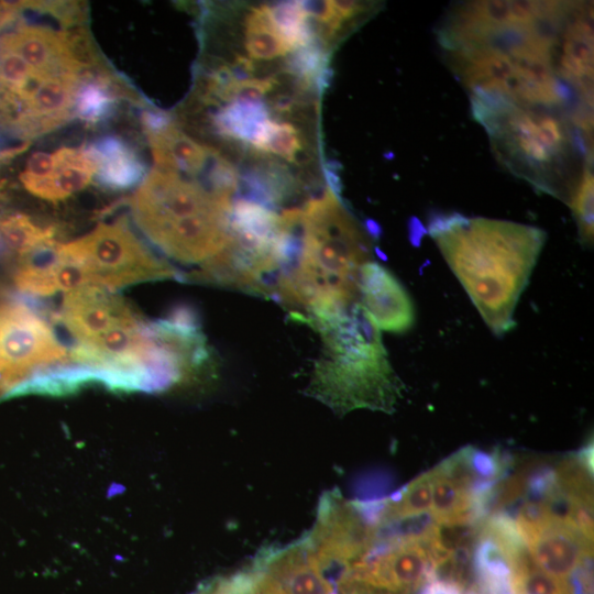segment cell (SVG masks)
Here are the masks:
<instances>
[{"mask_svg": "<svg viewBox=\"0 0 594 594\" xmlns=\"http://www.w3.org/2000/svg\"><path fill=\"white\" fill-rule=\"evenodd\" d=\"M428 228L486 324L498 336L509 331L546 232L532 226L459 213L435 216Z\"/></svg>", "mask_w": 594, "mask_h": 594, "instance_id": "6da1fadb", "label": "cell"}, {"mask_svg": "<svg viewBox=\"0 0 594 594\" xmlns=\"http://www.w3.org/2000/svg\"><path fill=\"white\" fill-rule=\"evenodd\" d=\"M471 100L498 161L569 205L592 157L590 135L574 125L571 113L501 96L474 95Z\"/></svg>", "mask_w": 594, "mask_h": 594, "instance_id": "7a4b0ae2", "label": "cell"}, {"mask_svg": "<svg viewBox=\"0 0 594 594\" xmlns=\"http://www.w3.org/2000/svg\"><path fill=\"white\" fill-rule=\"evenodd\" d=\"M301 211L299 255L272 296L300 320L358 302L360 270L371 256L370 232L329 188Z\"/></svg>", "mask_w": 594, "mask_h": 594, "instance_id": "3957f363", "label": "cell"}, {"mask_svg": "<svg viewBox=\"0 0 594 594\" xmlns=\"http://www.w3.org/2000/svg\"><path fill=\"white\" fill-rule=\"evenodd\" d=\"M304 322L322 340L308 394L344 415L366 408L392 414L405 385L393 370L380 330L360 301Z\"/></svg>", "mask_w": 594, "mask_h": 594, "instance_id": "277c9868", "label": "cell"}, {"mask_svg": "<svg viewBox=\"0 0 594 594\" xmlns=\"http://www.w3.org/2000/svg\"><path fill=\"white\" fill-rule=\"evenodd\" d=\"M232 204L195 179L156 167L130 200L144 234L168 256L190 264H202L221 250Z\"/></svg>", "mask_w": 594, "mask_h": 594, "instance_id": "5b68a950", "label": "cell"}, {"mask_svg": "<svg viewBox=\"0 0 594 594\" xmlns=\"http://www.w3.org/2000/svg\"><path fill=\"white\" fill-rule=\"evenodd\" d=\"M58 255L81 272L85 284L109 290L130 285L179 277L130 229L124 218L101 223L69 243H58Z\"/></svg>", "mask_w": 594, "mask_h": 594, "instance_id": "8992f818", "label": "cell"}, {"mask_svg": "<svg viewBox=\"0 0 594 594\" xmlns=\"http://www.w3.org/2000/svg\"><path fill=\"white\" fill-rule=\"evenodd\" d=\"M36 304L31 297L0 304V396L34 373L69 361Z\"/></svg>", "mask_w": 594, "mask_h": 594, "instance_id": "52a82bcc", "label": "cell"}, {"mask_svg": "<svg viewBox=\"0 0 594 594\" xmlns=\"http://www.w3.org/2000/svg\"><path fill=\"white\" fill-rule=\"evenodd\" d=\"M380 527L361 501H348L338 491L326 492L312 529L302 538L323 572L363 558L378 540Z\"/></svg>", "mask_w": 594, "mask_h": 594, "instance_id": "ba28073f", "label": "cell"}, {"mask_svg": "<svg viewBox=\"0 0 594 594\" xmlns=\"http://www.w3.org/2000/svg\"><path fill=\"white\" fill-rule=\"evenodd\" d=\"M252 570L263 594H339L302 538L283 548L264 550Z\"/></svg>", "mask_w": 594, "mask_h": 594, "instance_id": "9c48e42d", "label": "cell"}, {"mask_svg": "<svg viewBox=\"0 0 594 594\" xmlns=\"http://www.w3.org/2000/svg\"><path fill=\"white\" fill-rule=\"evenodd\" d=\"M139 317L111 290L97 285H81L66 292L59 319L77 343L87 342L112 327Z\"/></svg>", "mask_w": 594, "mask_h": 594, "instance_id": "30bf717a", "label": "cell"}, {"mask_svg": "<svg viewBox=\"0 0 594 594\" xmlns=\"http://www.w3.org/2000/svg\"><path fill=\"white\" fill-rule=\"evenodd\" d=\"M359 301L378 330L403 333L415 323V307L408 292L378 263L370 261L362 265Z\"/></svg>", "mask_w": 594, "mask_h": 594, "instance_id": "8fae6325", "label": "cell"}, {"mask_svg": "<svg viewBox=\"0 0 594 594\" xmlns=\"http://www.w3.org/2000/svg\"><path fill=\"white\" fill-rule=\"evenodd\" d=\"M0 45L16 53L34 70L47 75L81 74L72 37L42 26L22 25L0 36Z\"/></svg>", "mask_w": 594, "mask_h": 594, "instance_id": "7c38bea8", "label": "cell"}, {"mask_svg": "<svg viewBox=\"0 0 594 594\" xmlns=\"http://www.w3.org/2000/svg\"><path fill=\"white\" fill-rule=\"evenodd\" d=\"M527 547L542 571L564 581L593 556V541L576 527L554 519Z\"/></svg>", "mask_w": 594, "mask_h": 594, "instance_id": "4fadbf2b", "label": "cell"}, {"mask_svg": "<svg viewBox=\"0 0 594 594\" xmlns=\"http://www.w3.org/2000/svg\"><path fill=\"white\" fill-rule=\"evenodd\" d=\"M82 148L92 162L94 175L102 187L123 190L145 178V164L120 138L105 136Z\"/></svg>", "mask_w": 594, "mask_h": 594, "instance_id": "5bb4252c", "label": "cell"}, {"mask_svg": "<svg viewBox=\"0 0 594 594\" xmlns=\"http://www.w3.org/2000/svg\"><path fill=\"white\" fill-rule=\"evenodd\" d=\"M155 167L162 170L195 177L205 169L213 147L200 145L173 122L167 129L146 135Z\"/></svg>", "mask_w": 594, "mask_h": 594, "instance_id": "9a60e30c", "label": "cell"}, {"mask_svg": "<svg viewBox=\"0 0 594 594\" xmlns=\"http://www.w3.org/2000/svg\"><path fill=\"white\" fill-rule=\"evenodd\" d=\"M268 120L270 110L263 101H232L218 110L211 122L220 136L251 145Z\"/></svg>", "mask_w": 594, "mask_h": 594, "instance_id": "2e32d148", "label": "cell"}, {"mask_svg": "<svg viewBox=\"0 0 594 594\" xmlns=\"http://www.w3.org/2000/svg\"><path fill=\"white\" fill-rule=\"evenodd\" d=\"M244 47L250 59L271 61L290 53L271 13L270 6L254 7L244 21Z\"/></svg>", "mask_w": 594, "mask_h": 594, "instance_id": "e0dca14e", "label": "cell"}, {"mask_svg": "<svg viewBox=\"0 0 594 594\" xmlns=\"http://www.w3.org/2000/svg\"><path fill=\"white\" fill-rule=\"evenodd\" d=\"M53 156L54 170L47 177L52 200L64 199L84 189L91 182L95 166L84 148L63 147Z\"/></svg>", "mask_w": 594, "mask_h": 594, "instance_id": "ac0fdd59", "label": "cell"}, {"mask_svg": "<svg viewBox=\"0 0 594 594\" xmlns=\"http://www.w3.org/2000/svg\"><path fill=\"white\" fill-rule=\"evenodd\" d=\"M54 237V228L41 227L25 215L0 217V240L22 257L56 244Z\"/></svg>", "mask_w": 594, "mask_h": 594, "instance_id": "d6986e66", "label": "cell"}, {"mask_svg": "<svg viewBox=\"0 0 594 594\" xmlns=\"http://www.w3.org/2000/svg\"><path fill=\"white\" fill-rule=\"evenodd\" d=\"M432 506L431 479L426 472L389 497L384 498L381 528L391 522L430 513Z\"/></svg>", "mask_w": 594, "mask_h": 594, "instance_id": "ffe728a7", "label": "cell"}, {"mask_svg": "<svg viewBox=\"0 0 594 594\" xmlns=\"http://www.w3.org/2000/svg\"><path fill=\"white\" fill-rule=\"evenodd\" d=\"M114 102L110 84L86 76L75 95L74 113L88 123H97L110 116Z\"/></svg>", "mask_w": 594, "mask_h": 594, "instance_id": "44dd1931", "label": "cell"}, {"mask_svg": "<svg viewBox=\"0 0 594 594\" xmlns=\"http://www.w3.org/2000/svg\"><path fill=\"white\" fill-rule=\"evenodd\" d=\"M251 146L263 154L270 153L296 163L304 142L298 129L289 122L268 120Z\"/></svg>", "mask_w": 594, "mask_h": 594, "instance_id": "7402d4cb", "label": "cell"}, {"mask_svg": "<svg viewBox=\"0 0 594 594\" xmlns=\"http://www.w3.org/2000/svg\"><path fill=\"white\" fill-rule=\"evenodd\" d=\"M512 594H573L569 581L554 578L538 564L510 570Z\"/></svg>", "mask_w": 594, "mask_h": 594, "instance_id": "603a6c76", "label": "cell"}, {"mask_svg": "<svg viewBox=\"0 0 594 594\" xmlns=\"http://www.w3.org/2000/svg\"><path fill=\"white\" fill-rule=\"evenodd\" d=\"M593 184L592 168L586 167L569 202L584 243L593 242Z\"/></svg>", "mask_w": 594, "mask_h": 594, "instance_id": "cb8c5ba5", "label": "cell"}, {"mask_svg": "<svg viewBox=\"0 0 594 594\" xmlns=\"http://www.w3.org/2000/svg\"><path fill=\"white\" fill-rule=\"evenodd\" d=\"M54 170V156L53 154L45 152H36L30 156L26 163L24 174L37 177L45 178L50 177Z\"/></svg>", "mask_w": 594, "mask_h": 594, "instance_id": "d4e9b609", "label": "cell"}, {"mask_svg": "<svg viewBox=\"0 0 594 594\" xmlns=\"http://www.w3.org/2000/svg\"><path fill=\"white\" fill-rule=\"evenodd\" d=\"M141 121L146 135L158 133L173 123L170 116L161 110H144Z\"/></svg>", "mask_w": 594, "mask_h": 594, "instance_id": "484cf974", "label": "cell"}]
</instances>
